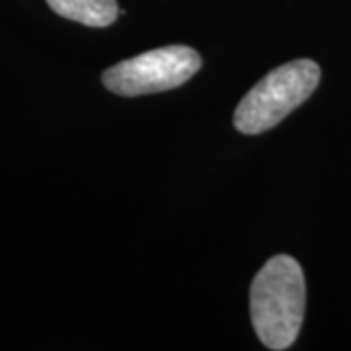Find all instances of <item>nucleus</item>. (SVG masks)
<instances>
[{
    "label": "nucleus",
    "instance_id": "1",
    "mask_svg": "<svg viewBox=\"0 0 351 351\" xmlns=\"http://www.w3.org/2000/svg\"><path fill=\"white\" fill-rule=\"evenodd\" d=\"M306 304L304 274L299 262L279 254L263 263L250 287V318L267 350L291 348L299 336Z\"/></svg>",
    "mask_w": 351,
    "mask_h": 351
},
{
    "label": "nucleus",
    "instance_id": "2",
    "mask_svg": "<svg viewBox=\"0 0 351 351\" xmlns=\"http://www.w3.org/2000/svg\"><path fill=\"white\" fill-rule=\"evenodd\" d=\"M320 82V66L311 59L281 64L252 88L234 112V127L244 135H258L308 100Z\"/></svg>",
    "mask_w": 351,
    "mask_h": 351
},
{
    "label": "nucleus",
    "instance_id": "3",
    "mask_svg": "<svg viewBox=\"0 0 351 351\" xmlns=\"http://www.w3.org/2000/svg\"><path fill=\"white\" fill-rule=\"evenodd\" d=\"M201 69V57L188 45H168L147 51L133 59L110 66L104 86L117 96H143L186 84Z\"/></svg>",
    "mask_w": 351,
    "mask_h": 351
},
{
    "label": "nucleus",
    "instance_id": "4",
    "mask_svg": "<svg viewBox=\"0 0 351 351\" xmlns=\"http://www.w3.org/2000/svg\"><path fill=\"white\" fill-rule=\"evenodd\" d=\"M55 14L90 27H108L117 20L115 0H47Z\"/></svg>",
    "mask_w": 351,
    "mask_h": 351
}]
</instances>
